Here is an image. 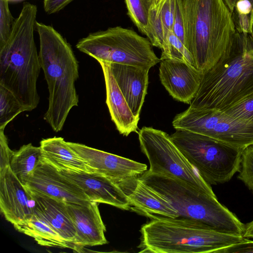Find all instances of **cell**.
Returning <instances> with one entry per match:
<instances>
[{"mask_svg": "<svg viewBox=\"0 0 253 253\" xmlns=\"http://www.w3.org/2000/svg\"><path fill=\"white\" fill-rule=\"evenodd\" d=\"M120 185L128 198L130 210L151 219L179 216L177 210L168 200L144 183L138 177Z\"/></svg>", "mask_w": 253, "mask_h": 253, "instance_id": "obj_17", "label": "cell"}, {"mask_svg": "<svg viewBox=\"0 0 253 253\" xmlns=\"http://www.w3.org/2000/svg\"><path fill=\"white\" fill-rule=\"evenodd\" d=\"M161 49V60L170 59L179 61L187 63L196 69L191 54L173 31H169L167 33Z\"/></svg>", "mask_w": 253, "mask_h": 253, "instance_id": "obj_24", "label": "cell"}, {"mask_svg": "<svg viewBox=\"0 0 253 253\" xmlns=\"http://www.w3.org/2000/svg\"><path fill=\"white\" fill-rule=\"evenodd\" d=\"M164 0H154L149 14V36L148 38L152 45L162 48L166 36L162 18V8Z\"/></svg>", "mask_w": 253, "mask_h": 253, "instance_id": "obj_26", "label": "cell"}, {"mask_svg": "<svg viewBox=\"0 0 253 253\" xmlns=\"http://www.w3.org/2000/svg\"><path fill=\"white\" fill-rule=\"evenodd\" d=\"M172 124L175 129L205 135L240 148L253 143V123L235 119L221 111L189 107L177 114Z\"/></svg>", "mask_w": 253, "mask_h": 253, "instance_id": "obj_10", "label": "cell"}, {"mask_svg": "<svg viewBox=\"0 0 253 253\" xmlns=\"http://www.w3.org/2000/svg\"><path fill=\"white\" fill-rule=\"evenodd\" d=\"M74 0H44L43 8L48 14L56 13Z\"/></svg>", "mask_w": 253, "mask_h": 253, "instance_id": "obj_36", "label": "cell"}, {"mask_svg": "<svg viewBox=\"0 0 253 253\" xmlns=\"http://www.w3.org/2000/svg\"><path fill=\"white\" fill-rule=\"evenodd\" d=\"M67 210L76 230L75 245L78 252L84 247L107 243L106 227L102 219L98 203L86 201L82 204L66 202Z\"/></svg>", "mask_w": 253, "mask_h": 253, "instance_id": "obj_15", "label": "cell"}, {"mask_svg": "<svg viewBox=\"0 0 253 253\" xmlns=\"http://www.w3.org/2000/svg\"><path fill=\"white\" fill-rule=\"evenodd\" d=\"M175 11V0H164L162 8V18L166 35L172 31Z\"/></svg>", "mask_w": 253, "mask_h": 253, "instance_id": "obj_32", "label": "cell"}, {"mask_svg": "<svg viewBox=\"0 0 253 253\" xmlns=\"http://www.w3.org/2000/svg\"><path fill=\"white\" fill-rule=\"evenodd\" d=\"M35 201L10 167L0 171V209L13 226L29 219L34 214Z\"/></svg>", "mask_w": 253, "mask_h": 253, "instance_id": "obj_13", "label": "cell"}, {"mask_svg": "<svg viewBox=\"0 0 253 253\" xmlns=\"http://www.w3.org/2000/svg\"><path fill=\"white\" fill-rule=\"evenodd\" d=\"M173 32L185 45L184 18L182 0H175Z\"/></svg>", "mask_w": 253, "mask_h": 253, "instance_id": "obj_31", "label": "cell"}, {"mask_svg": "<svg viewBox=\"0 0 253 253\" xmlns=\"http://www.w3.org/2000/svg\"><path fill=\"white\" fill-rule=\"evenodd\" d=\"M37 7L24 2L6 42L0 46V85L12 92L25 111L40 102L37 83L41 69L34 40Z\"/></svg>", "mask_w": 253, "mask_h": 253, "instance_id": "obj_2", "label": "cell"}, {"mask_svg": "<svg viewBox=\"0 0 253 253\" xmlns=\"http://www.w3.org/2000/svg\"><path fill=\"white\" fill-rule=\"evenodd\" d=\"M24 186L33 192L65 202L82 204L90 200L83 189L42 158Z\"/></svg>", "mask_w": 253, "mask_h": 253, "instance_id": "obj_12", "label": "cell"}, {"mask_svg": "<svg viewBox=\"0 0 253 253\" xmlns=\"http://www.w3.org/2000/svg\"><path fill=\"white\" fill-rule=\"evenodd\" d=\"M39 53L49 91L44 119L55 132L61 131L70 110L79 103L75 82L79 64L70 44L53 27L37 22Z\"/></svg>", "mask_w": 253, "mask_h": 253, "instance_id": "obj_3", "label": "cell"}, {"mask_svg": "<svg viewBox=\"0 0 253 253\" xmlns=\"http://www.w3.org/2000/svg\"><path fill=\"white\" fill-rule=\"evenodd\" d=\"M203 74L183 62L170 59L160 61L161 83L175 100L189 104L199 87Z\"/></svg>", "mask_w": 253, "mask_h": 253, "instance_id": "obj_16", "label": "cell"}, {"mask_svg": "<svg viewBox=\"0 0 253 253\" xmlns=\"http://www.w3.org/2000/svg\"><path fill=\"white\" fill-rule=\"evenodd\" d=\"M154 0H125L127 14L139 31L149 36V14Z\"/></svg>", "mask_w": 253, "mask_h": 253, "instance_id": "obj_27", "label": "cell"}, {"mask_svg": "<svg viewBox=\"0 0 253 253\" xmlns=\"http://www.w3.org/2000/svg\"><path fill=\"white\" fill-rule=\"evenodd\" d=\"M138 178L168 200L179 216L201 222L214 231L243 236L245 224L216 197L211 196L174 176L145 171Z\"/></svg>", "mask_w": 253, "mask_h": 253, "instance_id": "obj_6", "label": "cell"}, {"mask_svg": "<svg viewBox=\"0 0 253 253\" xmlns=\"http://www.w3.org/2000/svg\"><path fill=\"white\" fill-rule=\"evenodd\" d=\"M234 10L240 14H250L253 10V8L249 0H238Z\"/></svg>", "mask_w": 253, "mask_h": 253, "instance_id": "obj_37", "label": "cell"}, {"mask_svg": "<svg viewBox=\"0 0 253 253\" xmlns=\"http://www.w3.org/2000/svg\"><path fill=\"white\" fill-rule=\"evenodd\" d=\"M152 45L133 30L116 26L90 33L79 41L76 47L98 62L151 68L161 61Z\"/></svg>", "mask_w": 253, "mask_h": 253, "instance_id": "obj_8", "label": "cell"}, {"mask_svg": "<svg viewBox=\"0 0 253 253\" xmlns=\"http://www.w3.org/2000/svg\"><path fill=\"white\" fill-rule=\"evenodd\" d=\"M104 75L106 92V102L112 121L121 134L127 136L137 131L139 119L130 110L124 96L118 85L107 63L98 62Z\"/></svg>", "mask_w": 253, "mask_h": 253, "instance_id": "obj_19", "label": "cell"}, {"mask_svg": "<svg viewBox=\"0 0 253 253\" xmlns=\"http://www.w3.org/2000/svg\"><path fill=\"white\" fill-rule=\"evenodd\" d=\"M138 133L141 151L149 162V172L174 176L211 196H216L211 185L186 160L170 135L161 130L147 126H143Z\"/></svg>", "mask_w": 253, "mask_h": 253, "instance_id": "obj_9", "label": "cell"}, {"mask_svg": "<svg viewBox=\"0 0 253 253\" xmlns=\"http://www.w3.org/2000/svg\"><path fill=\"white\" fill-rule=\"evenodd\" d=\"M4 130L0 129V171L10 167V161L14 153L8 146Z\"/></svg>", "mask_w": 253, "mask_h": 253, "instance_id": "obj_33", "label": "cell"}, {"mask_svg": "<svg viewBox=\"0 0 253 253\" xmlns=\"http://www.w3.org/2000/svg\"><path fill=\"white\" fill-rule=\"evenodd\" d=\"M79 186L90 201L107 204L124 210H130L128 198L121 186L99 173L70 170H59Z\"/></svg>", "mask_w": 253, "mask_h": 253, "instance_id": "obj_14", "label": "cell"}, {"mask_svg": "<svg viewBox=\"0 0 253 253\" xmlns=\"http://www.w3.org/2000/svg\"><path fill=\"white\" fill-rule=\"evenodd\" d=\"M40 147L42 159L58 170L93 172L62 137L43 139Z\"/></svg>", "mask_w": 253, "mask_h": 253, "instance_id": "obj_21", "label": "cell"}, {"mask_svg": "<svg viewBox=\"0 0 253 253\" xmlns=\"http://www.w3.org/2000/svg\"><path fill=\"white\" fill-rule=\"evenodd\" d=\"M24 111L23 106L13 93L0 85V129H4L9 122Z\"/></svg>", "mask_w": 253, "mask_h": 253, "instance_id": "obj_25", "label": "cell"}, {"mask_svg": "<svg viewBox=\"0 0 253 253\" xmlns=\"http://www.w3.org/2000/svg\"><path fill=\"white\" fill-rule=\"evenodd\" d=\"M9 1H21V0H8Z\"/></svg>", "mask_w": 253, "mask_h": 253, "instance_id": "obj_40", "label": "cell"}, {"mask_svg": "<svg viewBox=\"0 0 253 253\" xmlns=\"http://www.w3.org/2000/svg\"><path fill=\"white\" fill-rule=\"evenodd\" d=\"M26 189L35 201L34 208L64 240L76 247L78 252L75 245L76 230L68 213L66 202Z\"/></svg>", "mask_w": 253, "mask_h": 253, "instance_id": "obj_20", "label": "cell"}, {"mask_svg": "<svg viewBox=\"0 0 253 253\" xmlns=\"http://www.w3.org/2000/svg\"><path fill=\"white\" fill-rule=\"evenodd\" d=\"M252 3V6H253V0H249Z\"/></svg>", "mask_w": 253, "mask_h": 253, "instance_id": "obj_41", "label": "cell"}, {"mask_svg": "<svg viewBox=\"0 0 253 253\" xmlns=\"http://www.w3.org/2000/svg\"><path fill=\"white\" fill-rule=\"evenodd\" d=\"M253 253V241L247 239L224 248L217 252L216 253Z\"/></svg>", "mask_w": 253, "mask_h": 253, "instance_id": "obj_34", "label": "cell"}, {"mask_svg": "<svg viewBox=\"0 0 253 253\" xmlns=\"http://www.w3.org/2000/svg\"><path fill=\"white\" fill-rule=\"evenodd\" d=\"M40 146L31 143L23 145L14 152L11 158L10 168L12 171L24 185L26 181L32 175L42 160Z\"/></svg>", "mask_w": 253, "mask_h": 253, "instance_id": "obj_23", "label": "cell"}, {"mask_svg": "<svg viewBox=\"0 0 253 253\" xmlns=\"http://www.w3.org/2000/svg\"><path fill=\"white\" fill-rule=\"evenodd\" d=\"M14 227L18 231L32 237L41 246L69 248L77 252L76 247L64 240L35 208L29 219Z\"/></svg>", "mask_w": 253, "mask_h": 253, "instance_id": "obj_22", "label": "cell"}, {"mask_svg": "<svg viewBox=\"0 0 253 253\" xmlns=\"http://www.w3.org/2000/svg\"><path fill=\"white\" fill-rule=\"evenodd\" d=\"M67 142L93 172L103 175L119 185L139 177L147 170L146 164L84 144Z\"/></svg>", "mask_w": 253, "mask_h": 253, "instance_id": "obj_11", "label": "cell"}, {"mask_svg": "<svg viewBox=\"0 0 253 253\" xmlns=\"http://www.w3.org/2000/svg\"><path fill=\"white\" fill-rule=\"evenodd\" d=\"M232 13L236 30L239 32H248L251 26V13L243 14L233 10Z\"/></svg>", "mask_w": 253, "mask_h": 253, "instance_id": "obj_35", "label": "cell"}, {"mask_svg": "<svg viewBox=\"0 0 253 253\" xmlns=\"http://www.w3.org/2000/svg\"><path fill=\"white\" fill-rule=\"evenodd\" d=\"M170 137L199 175L210 185L228 182L240 171L243 148L183 129H176Z\"/></svg>", "mask_w": 253, "mask_h": 253, "instance_id": "obj_7", "label": "cell"}, {"mask_svg": "<svg viewBox=\"0 0 253 253\" xmlns=\"http://www.w3.org/2000/svg\"><path fill=\"white\" fill-rule=\"evenodd\" d=\"M140 232L139 253H216L248 239L214 231L201 222L180 217L151 219Z\"/></svg>", "mask_w": 253, "mask_h": 253, "instance_id": "obj_5", "label": "cell"}, {"mask_svg": "<svg viewBox=\"0 0 253 253\" xmlns=\"http://www.w3.org/2000/svg\"><path fill=\"white\" fill-rule=\"evenodd\" d=\"M8 0H0V46L7 40L15 19L9 7Z\"/></svg>", "mask_w": 253, "mask_h": 253, "instance_id": "obj_30", "label": "cell"}, {"mask_svg": "<svg viewBox=\"0 0 253 253\" xmlns=\"http://www.w3.org/2000/svg\"><path fill=\"white\" fill-rule=\"evenodd\" d=\"M243 236L247 239H253V220L245 224V230Z\"/></svg>", "mask_w": 253, "mask_h": 253, "instance_id": "obj_38", "label": "cell"}, {"mask_svg": "<svg viewBox=\"0 0 253 253\" xmlns=\"http://www.w3.org/2000/svg\"><path fill=\"white\" fill-rule=\"evenodd\" d=\"M185 46L203 75L232 43L236 29L223 0H182Z\"/></svg>", "mask_w": 253, "mask_h": 253, "instance_id": "obj_4", "label": "cell"}, {"mask_svg": "<svg viewBox=\"0 0 253 253\" xmlns=\"http://www.w3.org/2000/svg\"><path fill=\"white\" fill-rule=\"evenodd\" d=\"M248 32H236L217 63L204 74L189 107L223 111L253 96V10Z\"/></svg>", "mask_w": 253, "mask_h": 253, "instance_id": "obj_1", "label": "cell"}, {"mask_svg": "<svg viewBox=\"0 0 253 253\" xmlns=\"http://www.w3.org/2000/svg\"><path fill=\"white\" fill-rule=\"evenodd\" d=\"M106 63L133 114L139 119L147 92L148 73L150 68Z\"/></svg>", "mask_w": 253, "mask_h": 253, "instance_id": "obj_18", "label": "cell"}, {"mask_svg": "<svg viewBox=\"0 0 253 253\" xmlns=\"http://www.w3.org/2000/svg\"><path fill=\"white\" fill-rule=\"evenodd\" d=\"M238 0H223L225 4L227 5L231 13L233 12L235 8L236 3Z\"/></svg>", "mask_w": 253, "mask_h": 253, "instance_id": "obj_39", "label": "cell"}, {"mask_svg": "<svg viewBox=\"0 0 253 253\" xmlns=\"http://www.w3.org/2000/svg\"><path fill=\"white\" fill-rule=\"evenodd\" d=\"M221 111L235 119L253 123V96Z\"/></svg>", "mask_w": 253, "mask_h": 253, "instance_id": "obj_29", "label": "cell"}, {"mask_svg": "<svg viewBox=\"0 0 253 253\" xmlns=\"http://www.w3.org/2000/svg\"><path fill=\"white\" fill-rule=\"evenodd\" d=\"M237 177L253 193V143L243 151L241 169Z\"/></svg>", "mask_w": 253, "mask_h": 253, "instance_id": "obj_28", "label": "cell"}]
</instances>
